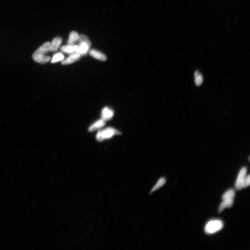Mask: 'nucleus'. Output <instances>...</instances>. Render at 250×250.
<instances>
[{
    "mask_svg": "<svg viewBox=\"0 0 250 250\" xmlns=\"http://www.w3.org/2000/svg\"><path fill=\"white\" fill-rule=\"evenodd\" d=\"M89 54L92 57L97 60L103 61H105L107 60V57L104 54L96 50L92 49L90 50Z\"/></svg>",
    "mask_w": 250,
    "mask_h": 250,
    "instance_id": "obj_9",
    "label": "nucleus"
},
{
    "mask_svg": "<svg viewBox=\"0 0 250 250\" xmlns=\"http://www.w3.org/2000/svg\"><path fill=\"white\" fill-rule=\"evenodd\" d=\"M106 124L105 121L102 119L98 120L96 122L91 125L89 128V131L90 132H93L99 129L102 128Z\"/></svg>",
    "mask_w": 250,
    "mask_h": 250,
    "instance_id": "obj_12",
    "label": "nucleus"
},
{
    "mask_svg": "<svg viewBox=\"0 0 250 250\" xmlns=\"http://www.w3.org/2000/svg\"><path fill=\"white\" fill-rule=\"evenodd\" d=\"M64 56L61 53H57L55 54L53 57L51 62L52 63L63 61L64 59Z\"/></svg>",
    "mask_w": 250,
    "mask_h": 250,
    "instance_id": "obj_17",
    "label": "nucleus"
},
{
    "mask_svg": "<svg viewBox=\"0 0 250 250\" xmlns=\"http://www.w3.org/2000/svg\"><path fill=\"white\" fill-rule=\"evenodd\" d=\"M166 183V180L165 178L161 177L159 179L155 185L151 189L149 194H150L153 193L154 192L157 191L159 189L162 187L163 186L165 185Z\"/></svg>",
    "mask_w": 250,
    "mask_h": 250,
    "instance_id": "obj_11",
    "label": "nucleus"
},
{
    "mask_svg": "<svg viewBox=\"0 0 250 250\" xmlns=\"http://www.w3.org/2000/svg\"><path fill=\"white\" fill-rule=\"evenodd\" d=\"M121 133L119 131L112 128H107L98 132L96 138L99 141H102L105 139L112 137L114 135H120Z\"/></svg>",
    "mask_w": 250,
    "mask_h": 250,
    "instance_id": "obj_2",
    "label": "nucleus"
},
{
    "mask_svg": "<svg viewBox=\"0 0 250 250\" xmlns=\"http://www.w3.org/2000/svg\"><path fill=\"white\" fill-rule=\"evenodd\" d=\"M114 114L113 111L107 107L103 108L102 111V119L105 121L111 119Z\"/></svg>",
    "mask_w": 250,
    "mask_h": 250,
    "instance_id": "obj_6",
    "label": "nucleus"
},
{
    "mask_svg": "<svg viewBox=\"0 0 250 250\" xmlns=\"http://www.w3.org/2000/svg\"><path fill=\"white\" fill-rule=\"evenodd\" d=\"M194 82L197 86H199L201 85L203 82V78L202 75L198 71H196L194 73Z\"/></svg>",
    "mask_w": 250,
    "mask_h": 250,
    "instance_id": "obj_15",
    "label": "nucleus"
},
{
    "mask_svg": "<svg viewBox=\"0 0 250 250\" xmlns=\"http://www.w3.org/2000/svg\"><path fill=\"white\" fill-rule=\"evenodd\" d=\"M233 204L234 200L232 199L223 200L219 206L218 209L219 213H221L226 208H231L233 205Z\"/></svg>",
    "mask_w": 250,
    "mask_h": 250,
    "instance_id": "obj_10",
    "label": "nucleus"
},
{
    "mask_svg": "<svg viewBox=\"0 0 250 250\" xmlns=\"http://www.w3.org/2000/svg\"><path fill=\"white\" fill-rule=\"evenodd\" d=\"M223 227V222L219 220H211L208 222L205 228L206 234H213L221 230Z\"/></svg>",
    "mask_w": 250,
    "mask_h": 250,
    "instance_id": "obj_3",
    "label": "nucleus"
},
{
    "mask_svg": "<svg viewBox=\"0 0 250 250\" xmlns=\"http://www.w3.org/2000/svg\"><path fill=\"white\" fill-rule=\"evenodd\" d=\"M250 177L248 175L245 176L243 183V188H246L248 187L250 185Z\"/></svg>",
    "mask_w": 250,
    "mask_h": 250,
    "instance_id": "obj_19",
    "label": "nucleus"
},
{
    "mask_svg": "<svg viewBox=\"0 0 250 250\" xmlns=\"http://www.w3.org/2000/svg\"><path fill=\"white\" fill-rule=\"evenodd\" d=\"M50 43H45L35 51L32 55V58L35 62L42 64L49 62L50 57L46 55L50 51Z\"/></svg>",
    "mask_w": 250,
    "mask_h": 250,
    "instance_id": "obj_1",
    "label": "nucleus"
},
{
    "mask_svg": "<svg viewBox=\"0 0 250 250\" xmlns=\"http://www.w3.org/2000/svg\"><path fill=\"white\" fill-rule=\"evenodd\" d=\"M81 56L78 54L76 53L71 54L67 59L63 60L62 64L65 65L73 63L80 60Z\"/></svg>",
    "mask_w": 250,
    "mask_h": 250,
    "instance_id": "obj_8",
    "label": "nucleus"
},
{
    "mask_svg": "<svg viewBox=\"0 0 250 250\" xmlns=\"http://www.w3.org/2000/svg\"><path fill=\"white\" fill-rule=\"evenodd\" d=\"M247 172L246 168H242L240 171L237 179L235 184V188L237 190H240L243 188V183Z\"/></svg>",
    "mask_w": 250,
    "mask_h": 250,
    "instance_id": "obj_4",
    "label": "nucleus"
},
{
    "mask_svg": "<svg viewBox=\"0 0 250 250\" xmlns=\"http://www.w3.org/2000/svg\"><path fill=\"white\" fill-rule=\"evenodd\" d=\"M235 191L233 189H230L225 193L222 197L223 200L232 199L234 200L235 196Z\"/></svg>",
    "mask_w": 250,
    "mask_h": 250,
    "instance_id": "obj_16",
    "label": "nucleus"
},
{
    "mask_svg": "<svg viewBox=\"0 0 250 250\" xmlns=\"http://www.w3.org/2000/svg\"><path fill=\"white\" fill-rule=\"evenodd\" d=\"M77 45L74 54H78L81 56L86 54L89 51L90 47L86 43L83 42L76 45Z\"/></svg>",
    "mask_w": 250,
    "mask_h": 250,
    "instance_id": "obj_5",
    "label": "nucleus"
},
{
    "mask_svg": "<svg viewBox=\"0 0 250 250\" xmlns=\"http://www.w3.org/2000/svg\"><path fill=\"white\" fill-rule=\"evenodd\" d=\"M78 44L81 43H86L89 47L90 48L91 46V43L88 38L84 35L82 34L79 36V38L77 42Z\"/></svg>",
    "mask_w": 250,
    "mask_h": 250,
    "instance_id": "obj_18",
    "label": "nucleus"
},
{
    "mask_svg": "<svg viewBox=\"0 0 250 250\" xmlns=\"http://www.w3.org/2000/svg\"><path fill=\"white\" fill-rule=\"evenodd\" d=\"M76 48V45H66V46H62L60 48V51L62 53L71 55L74 53Z\"/></svg>",
    "mask_w": 250,
    "mask_h": 250,
    "instance_id": "obj_14",
    "label": "nucleus"
},
{
    "mask_svg": "<svg viewBox=\"0 0 250 250\" xmlns=\"http://www.w3.org/2000/svg\"><path fill=\"white\" fill-rule=\"evenodd\" d=\"M79 38V35L78 33L75 31L71 32L69 35V40L67 42V45H75L76 43L78 42Z\"/></svg>",
    "mask_w": 250,
    "mask_h": 250,
    "instance_id": "obj_13",
    "label": "nucleus"
},
{
    "mask_svg": "<svg viewBox=\"0 0 250 250\" xmlns=\"http://www.w3.org/2000/svg\"><path fill=\"white\" fill-rule=\"evenodd\" d=\"M62 40L61 38L57 37L53 40L50 45V51L52 52L56 51L61 45Z\"/></svg>",
    "mask_w": 250,
    "mask_h": 250,
    "instance_id": "obj_7",
    "label": "nucleus"
}]
</instances>
